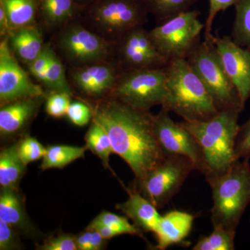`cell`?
<instances>
[{
    "mask_svg": "<svg viewBox=\"0 0 250 250\" xmlns=\"http://www.w3.org/2000/svg\"><path fill=\"white\" fill-rule=\"evenodd\" d=\"M93 120L109 136L115 154L121 156L141 181L164 160L154 134V115L131 107L114 98L100 100L92 110Z\"/></svg>",
    "mask_w": 250,
    "mask_h": 250,
    "instance_id": "cell-1",
    "label": "cell"
},
{
    "mask_svg": "<svg viewBox=\"0 0 250 250\" xmlns=\"http://www.w3.org/2000/svg\"><path fill=\"white\" fill-rule=\"evenodd\" d=\"M240 113L238 109H225L208 121L182 123L202 148L207 182L223 175L236 161L235 142L240 128Z\"/></svg>",
    "mask_w": 250,
    "mask_h": 250,
    "instance_id": "cell-2",
    "label": "cell"
},
{
    "mask_svg": "<svg viewBox=\"0 0 250 250\" xmlns=\"http://www.w3.org/2000/svg\"><path fill=\"white\" fill-rule=\"evenodd\" d=\"M167 93L161 108L184 121L205 122L218 113L211 97L187 59H174L165 67Z\"/></svg>",
    "mask_w": 250,
    "mask_h": 250,
    "instance_id": "cell-3",
    "label": "cell"
},
{
    "mask_svg": "<svg viewBox=\"0 0 250 250\" xmlns=\"http://www.w3.org/2000/svg\"><path fill=\"white\" fill-rule=\"evenodd\" d=\"M212 190L210 219L213 228L236 233L242 216L250 204L249 159H238L225 174L208 182Z\"/></svg>",
    "mask_w": 250,
    "mask_h": 250,
    "instance_id": "cell-4",
    "label": "cell"
},
{
    "mask_svg": "<svg viewBox=\"0 0 250 250\" xmlns=\"http://www.w3.org/2000/svg\"><path fill=\"white\" fill-rule=\"evenodd\" d=\"M149 13L144 0H99L85 9V21L91 30L111 42L143 26Z\"/></svg>",
    "mask_w": 250,
    "mask_h": 250,
    "instance_id": "cell-5",
    "label": "cell"
},
{
    "mask_svg": "<svg viewBox=\"0 0 250 250\" xmlns=\"http://www.w3.org/2000/svg\"><path fill=\"white\" fill-rule=\"evenodd\" d=\"M201 80L219 111L225 109L243 111L241 99L225 72L213 42V36L205 38L187 59Z\"/></svg>",
    "mask_w": 250,
    "mask_h": 250,
    "instance_id": "cell-6",
    "label": "cell"
},
{
    "mask_svg": "<svg viewBox=\"0 0 250 250\" xmlns=\"http://www.w3.org/2000/svg\"><path fill=\"white\" fill-rule=\"evenodd\" d=\"M197 10L187 11L161 23L149 31V37L161 55L170 62L186 59L200 42L205 28Z\"/></svg>",
    "mask_w": 250,
    "mask_h": 250,
    "instance_id": "cell-7",
    "label": "cell"
},
{
    "mask_svg": "<svg viewBox=\"0 0 250 250\" xmlns=\"http://www.w3.org/2000/svg\"><path fill=\"white\" fill-rule=\"evenodd\" d=\"M165 67L122 71L110 97L131 107L149 111L162 106L167 95Z\"/></svg>",
    "mask_w": 250,
    "mask_h": 250,
    "instance_id": "cell-8",
    "label": "cell"
},
{
    "mask_svg": "<svg viewBox=\"0 0 250 250\" xmlns=\"http://www.w3.org/2000/svg\"><path fill=\"white\" fill-rule=\"evenodd\" d=\"M195 166L187 156L166 154L164 160L133 188L149 200L158 209H162L175 196Z\"/></svg>",
    "mask_w": 250,
    "mask_h": 250,
    "instance_id": "cell-9",
    "label": "cell"
},
{
    "mask_svg": "<svg viewBox=\"0 0 250 250\" xmlns=\"http://www.w3.org/2000/svg\"><path fill=\"white\" fill-rule=\"evenodd\" d=\"M57 42L59 50L73 67L108 62L117 45L76 20L62 28Z\"/></svg>",
    "mask_w": 250,
    "mask_h": 250,
    "instance_id": "cell-10",
    "label": "cell"
},
{
    "mask_svg": "<svg viewBox=\"0 0 250 250\" xmlns=\"http://www.w3.org/2000/svg\"><path fill=\"white\" fill-rule=\"evenodd\" d=\"M154 131L166 154L187 156L193 163L195 170L205 174V159L198 141L182 123L172 121L170 112L161 108L160 112L154 115Z\"/></svg>",
    "mask_w": 250,
    "mask_h": 250,
    "instance_id": "cell-11",
    "label": "cell"
},
{
    "mask_svg": "<svg viewBox=\"0 0 250 250\" xmlns=\"http://www.w3.org/2000/svg\"><path fill=\"white\" fill-rule=\"evenodd\" d=\"M45 95L40 85L29 78L27 72L20 65L13 53L9 38L1 39L0 43V103H8Z\"/></svg>",
    "mask_w": 250,
    "mask_h": 250,
    "instance_id": "cell-12",
    "label": "cell"
},
{
    "mask_svg": "<svg viewBox=\"0 0 250 250\" xmlns=\"http://www.w3.org/2000/svg\"><path fill=\"white\" fill-rule=\"evenodd\" d=\"M118 65L122 71L141 69L161 68L169 61L163 57L153 44L143 26L128 31L117 42Z\"/></svg>",
    "mask_w": 250,
    "mask_h": 250,
    "instance_id": "cell-13",
    "label": "cell"
},
{
    "mask_svg": "<svg viewBox=\"0 0 250 250\" xmlns=\"http://www.w3.org/2000/svg\"><path fill=\"white\" fill-rule=\"evenodd\" d=\"M213 42L227 75L234 85L243 109L250 98V49L237 45L229 36L215 37Z\"/></svg>",
    "mask_w": 250,
    "mask_h": 250,
    "instance_id": "cell-14",
    "label": "cell"
},
{
    "mask_svg": "<svg viewBox=\"0 0 250 250\" xmlns=\"http://www.w3.org/2000/svg\"><path fill=\"white\" fill-rule=\"evenodd\" d=\"M122 70L111 62L73 67L70 72L72 83L90 98H102L111 95Z\"/></svg>",
    "mask_w": 250,
    "mask_h": 250,
    "instance_id": "cell-15",
    "label": "cell"
},
{
    "mask_svg": "<svg viewBox=\"0 0 250 250\" xmlns=\"http://www.w3.org/2000/svg\"><path fill=\"white\" fill-rule=\"evenodd\" d=\"M45 95L22 99L1 106L0 134L9 136L20 132L36 116Z\"/></svg>",
    "mask_w": 250,
    "mask_h": 250,
    "instance_id": "cell-16",
    "label": "cell"
},
{
    "mask_svg": "<svg viewBox=\"0 0 250 250\" xmlns=\"http://www.w3.org/2000/svg\"><path fill=\"white\" fill-rule=\"evenodd\" d=\"M195 215L182 210H171L161 215L154 231L157 250H164L182 243L191 231Z\"/></svg>",
    "mask_w": 250,
    "mask_h": 250,
    "instance_id": "cell-17",
    "label": "cell"
},
{
    "mask_svg": "<svg viewBox=\"0 0 250 250\" xmlns=\"http://www.w3.org/2000/svg\"><path fill=\"white\" fill-rule=\"evenodd\" d=\"M129 198L116 206L141 231L154 232L161 215L152 202L134 188L126 189Z\"/></svg>",
    "mask_w": 250,
    "mask_h": 250,
    "instance_id": "cell-18",
    "label": "cell"
},
{
    "mask_svg": "<svg viewBox=\"0 0 250 250\" xmlns=\"http://www.w3.org/2000/svg\"><path fill=\"white\" fill-rule=\"evenodd\" d=\"M75 0H38V16L49 30L62 29L84 12Z\"/></svg>",
    "mask_w": 250,
    "mask_h": 250,
    "instance_id": "cell-19",
    "label": "cell"
},
{
    "mask_svg": "<svg viewBox=\"0 0 250 250\" xmlns=\"http://www.w3.org/2000/svg\"><path fill=\"white\" fill-rule=\"evenodd\" d=\"M9 43L18 60L29 65L37 58L43 48V36L36 24L11 31Z\"/></svg>",
    "mask_w": 250,
    "mask_h": 250,
    "instance_id": "cell-20",
    "label": "cell"
},
{
    "mask_svg": "<svg viewBox=\"0 0 250 250\" xmlns=\"http://www.w3.org/2000/svg\"><path fill=\"white\" fill-rule=\"evenodd\" d=\"M0 220L23 232L30 231L31 226L18 195V190L1 188Z\"/></svg>",
    "mask_w": 250,
    "mask_h": 250,
    "instance_id": "cell-21",
    "label": "cell"
},
{
    "mask_svg": "<svg viewBox=\"0 0 250 250\" xmlns=\"http://www.w3.org/2000/svg\"><path fill=\"white\" fill-rule=\"evenodd\" d=\"M18 143L4 148L0 153V186L18 190L26 166L18 154Z\"/></svg>",
    "mask_w": 250,
    "mask_h": 250,
    "instance_id": "cell-22",
    "label": "cell"
},
{
    "mask_svg": "<svg viewBox=\"0 0 250 250\" xmlns=\"http://www.w3.org/2000/svg\"><path fill=\"white\" fill-rule=\"evenodd\" d=\"M12 30L36 24L38 0H0Z\"/></svg>",
    "mask_w": 250,
    "mask_h": 250,
    "instance_id": "cell-23",
    "label": "cell"
},
{
    "mask_svg": "<svg viewBox=\"0 0 250 250\" xmlns=\"http://www.w3.org/2000/svg\"><path fill=\"white\" fill-rule=\"evenodd\" d=\"M88 149L85 147L70 146H52L46 147L41 168L45 170L51 168L62 169L70 163L84 157Z\"/></svg>",
    "mask_w": 250,
    "mask_h": 250,
    "instance_id": "cell-24",
    "label": "cell"
},
{
    "mask_svg": "<svg viewBox=\"0 0 250 250\" xmlns=\"http://www.w3.org/2000/svg\"><path fill=\"white\" fill-rule=\"evenodd\" d=\"M85 141L87 148L100 158L106 168H110V156L114 153L111 140L103 126L93 120L85 134Z\"/></svg>",
    "mask_w": 250,
    "mask_h": 250,
    "instance_id": "cell-25",
    "label": "cell"
},
{
    "mask_svg": "<svg viewBox=\"0 0 250 250\" xmlns=\"http://www.w3.org/2000/svg\"><path fill=\"white\" fill-rule=\"evenodd\" d=\"M43 85L50 92L54 93H67L72 95L70 83L67 82L65 68L62 61L52 47L49 56L48 65L45 72Z\"/></svg>",
    "mask_w": 250,
    "mask_h": 250,
    "instance_id": "cell-26",
    "label": "cell"
},
{
    "mask_svg": "<svg viewBox=\"0 0 250 250\" xmlns=\"http://www.w3.org/2000/svg\"><path fill=\"white\" fill-rule=\"evenodd\" d=\"M149 13L159 22H164L177 15L189 11L200 0H144Z\"/></svg>",
    "mask_w": 250,
    "mask_h": 250,
    "instance_id": "cell-27",
    "label": "cell"
},
{
    "mask_svg": "<svg viewBox=\"0 0 250 250\" xmlns=\"http://www.w3.org/2000/svg\"><path fill=\"white\" fill-rule=\"evenodd\" d=\"M231 39L239 46L250 49V0H238Z\"/></svg>",
    "mask_w": 250,
    "mask_h": 250,
    "instance_id": "cell-28",
    "label": "cell"
},
{
    "mask_svg": "<svg viewBox=\"0 0 250 250\" xmlns=\"http://www.w3.org/2000/svg\"><path fill=\"white\" fill-rule=\"evenodd\" d=\"M236 232H231L220 227L213 228V231L208 236L199 238L193 250H233Z\"/></svg>",
    "mask_w": 250,
    "mask_h": 250,
    "instance_id": "cell-29",
    "label": "cell"
},
{
    "mask_svg": "<svg viewBox=\"0 0 250 250\" xmlns=\"http://www.w3.org/2000/svg\"><path fill=\"white\" fill-rule=\"evenodd\" d=\"M104 225L108 228L113 229L118 231L121 234L135 235L144 238L143 231L139 228L131 224L128 220V218L121 216L111 213L109 211H103L99 214L90 225Z\"/></svg>",
    "mask_w": 250,
    "mask_h": 250,
    "instance_id": "cell-30",
    "label": "cell"
},
{
    "mask_svg": "<svg viewBox=\"0 0 250 250\" xmlns=\"http://www.w3.org/2000/svg\"><path fill=\"white\" fill-rule=\"evenodd\" d=\"M18 149L20 157L25 166L43 157L46 152V147L31 136H27L18 143Z\"/></svg>",
    "mask_w": 250,
    "mask_h": 250,
    "instance_id": "cell-31",
    "label": "cell"
},
{
    "mask_svg": "<svg viewBox=\"0 0 250 250\" xmlns=\"http://www.w3.org/2000/svg\"><path fill=\"white\" fill-rule=\"evenodd\" d=\"M71 95L67 93H50L46 99L45 111L47 114L56 118L66 116L71 104Z\"/></svg>",
    "mask_w": 250,
    "mask_h": 250,
    "instance_id": "cell-32",
    "label": "cell"
},
{
    "mask_svg": "<svg viewBox=\"0 0 250 250\" xmlns=\"http://www.w3.org/2000/svg\"><path fill=\"white\" fill-rule=\"evenodd\" d=\"M51 49L52 47L49 44H45L37 58L27 65L31 75L35 77L42 85L45 82V72L48 65Z\"/></svg>",
    "mask_w": 250,
    "mask_h": 250,
    "instance_id": "cell-33",
    "label": "cell"
},
{
    "mask_svg": "<svg viewBox=\"0 0 250 250\" xmlns=\"http://www.w3.org/2000/svg\"><path fill=\"white\" fill-rule=\"evenodd\" d=\"M235 156L236 160L250 159V117L240 126L235 142Z\"/></svg>",
    "mask_w": 250,
    "mask_h": 250,
    "instance_id": "cell-34",
    "label": "cell"
},
{
    "mask_svg": "<svg viewBox=\"0 0 250 250\" xmlns=\"http://www.w3.org/2000/svg\"><path fill=\"white\" fill-rule=\"evenodd\" d=\"M66 116L74 125L83 126L89 123L91 117L93 118V112L84 103L75 102L69 106Z\"/></svg>",
    "mask_w": 250,
    "mask_h": 250,
    "instance_id": "cell-35",
    "label": "cell"
},
{
    "mask_svg": "<svg viewBox=\"0 0 250 250\" xmlns=\"http://www.w3.org/2000/svg\"><path fill=\"white\" fill-rule=\"evenodd\" d=\"M238 1V0H208L209 9H208V16L205 24V38H208L212 36V26L217 14L220 11H226L231 6H235Z\"/></svg>",
    "mask_w": 250,
    "mask_h": 250,
    "instance_id": "cell-36",
    "label": "cell"
},
{
    "mask_svg": "<svg viewBox=\"0 0 250 250\" xmlns=\"http://www.w3.org/2000/svg\"><path fill=\"white\" fill-rule=\"evenodd\" d=\"M42 250H77L76 238L70 234L59 235L52 237L39 246Z\"/></svg>",
    "mask_w": 250,
    "mask_h": 250,
    "instance_id": "cell-37",
    "label": "cell"
},
{
    "mask_svg": "<svg viewBox=\"0 0 250 250\" xmlns=\"http://www.w3.org/2000/svg\"><path fill=\"white\" fill-rule=\"evenodd\" d=\"M9 224L0 220V250H14L19 247L17 233Z\"/></svg>",
    "mask_w": 250,
    "mask_h": 250,
    "instance_id": "cell-38",
    "label": "cell"
},
{
    "mask_svg": "<svg viewBox=\"0 0 250 250\" xmlns=\"http://www.w3.org/2000/svg\"><path fill=\"white\" fill-rule=\"evenodd\" d=\"M77 250H92L91 231L85 230L75 236Z\"/></svg>",
    "mask_w": 250,
    "mask_h": 250,
    "instance_id": "cell-39",
    "label": "cell"
},
{
    "mask_svg": "<svg viewBox=\"0 0 250 250\" xmlns=\"http://www.w3.org/2000/svg\"><path fill=\"white\" fill-rule=\"evenodd\" d=\"M12 31L7 15L5 12L3 6L0 5V36H1V40L5 38L9 37Z\"/></svg>",
    "mask_w": 250,
    "mask_h": 250,
    "instance_id": "cell-40",
    "label": "cell"
},
{
    "mask_svg": "<svg viewBox=\"0 0 250 250\" xmlns=\"http://www.w3.org/2000/svg\"><path fill=\"white\" fill-rule=\"evenodd\" d=\"M91 231V246L92 250H103L106 246V239L104 238L100 233L94 229H89Z\"/></svg>",
    "mask_w": 250,
    "mask_h": 250,
    "instance_id": "cell-41",
    "label": "cell"
},
{
    "mask_svg": "<svg viewBox=\"0 0 250 250\" xmlns=\"http://www.w3.org/2000/svg\"><path fill=\"white\" fill-rule=\"evenodd\" d=\"M77 4L81 5V6L85 7L86 9L88 6H91L95 2L99 1V0H75Z\"/></svg>",
    "mask_w": 250,
    "mask_h": 250,
    "instance_id": "cell-42",
    "label": "cell"
}]
</instances>
